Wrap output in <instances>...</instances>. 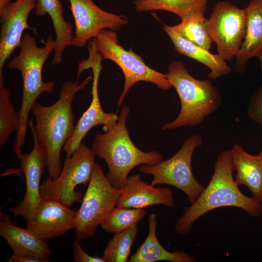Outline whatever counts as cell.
<instances>
[{
  "instance_id": "obj_1",
  "label": "cell",
  "mask_w": 262,
  "mask_h": 262,
  "mask_svg": "<svg viewBox=\"0 0 262 262\" xmlns=\"http://www.w3.org/2000/svg\"><path fill=\"white\" fill-rule=\"evenodd\" d=\"M92 80L89 75L80 84L77 81H66L61 87L59 98L54 103L44 106L35 102L32 107L36 123L34 125L31 119L28 126L43 148L50 178H55L60 173L62 169L61 150L75 130L72 108L73 98Z\"/></svg>"
},
{
  "instance_id": "obj_2",
  "label": "cell",
  "mask_w": 262,
  "mask_h": 262,
  "mask_svg": "<svg viewBox=\"0 0 262 262\" xmlns=\"http://www.w3.org/2000/svg\"><path fill=\"white\" fill-rule=\"evenodd\" d=\"M234 172L230 150L222 151L217 156L208 185L194 203L185 207L183 214L176 221L175 229L178 233L187 234L203 215L221 207L238 208L253 217L261 214L262 202L240 191L233 178Z\"/></svg>"
},
{
  "instance_id": "obj_3",
  "label": "cell",
  "mask_w": 262,
  "mask_h": 262,
  "mask_svg": "<svg viewBox=\"0 0 262 262\" xmlns=\"http://www.w3.org/2000/svg\"><path fill=\"white\" fill-rule=\"evenodd\" d=\"M20 52L14 56L8 65L9 69H18L21 73L23 92L19 118L13 150L17 158L22 154L28 131V117L32 107L43 93H51L55 88L53 82H45L42 78L43 66L55 48V40L49 36L43 47L38 46L36 39L31 34H23Z\"/></svg>"
},
{
  "instance_id": "obj_4",
  "label": "cell",
  "mask_w": 262,
  "mask_h": 262,
  "mask_svg": "<svg viewBox=\"0 0 262 262\" xmlns=\"http://www.w3.org/2000/svg\"><path fill=\"white\" fill-rule=\"evenodd\" d=\"M129 113V107L123 105L115 125L104 133L96 134L91 146L95 156L107 164L106 178L117 189L124 187L130 172L137 166L155 164L163 160L158 151L145 152L133 144L126 125Z\"/></svg>"
},
{
  "instance_id": "obj_5",
  "label": "cell",
  "mask_w": 262,
  "mask_h": 262,
  "mask_svg": "<svg viewBox=\"0 0 262 262\" xmlns=\"http://www.w3.org/2000/svg\"><path fill=\"white\" fill-rule=\"evenodd\" d=\"M165 74L179 97L180 110L174 120L162 127V131L198 126L222 105L219 90L210 80L193 77L182 62L173 61Z\"/></svg>"
},
{
  "instance_id": "obj_6",
  "label": "cell",
  "mask_w": 262,
  "mask_h": 262,
  "mask_svg": "<svg viewBox=\"0 0 262 262\" xmlns=\"http://www.w3.org/2000/svg\"><path fill=\"white\" fill-rule=\"evenodd\" d=\"M92 40L103 60L113 61L124 74V89L117 102L118 107L122 104L130 89L137 82H150L164 90L172 87L166 74L147 66L142 57L136 54L131 48L127 50L120 45L115 31L104 29Z\"/></svg>"
},
{
  "instance_id": "obj_7",
  "label": "cell",
  "mask_w": 262,
  "mask_h": 262,
  "mask_svg": "<svg viewBox=\"0 0 262 262\" xmlns=\"http://www.w3.org/2000/svg\"><path fill=\"white\" fill-rule=\"evenodd\" d=\"M203 139L193 134L184 141L180 149L172 157L155 164H143L139 171L151 175V184H167L175 187L186 195L190 204L199 197L205 187L194 176L191 162L195 149L202 146Z\"/></svg>"
},
{
  "instance_id": "obj_8",
  "label": "cell",
  "mask_w": 262,
  "mask_h": 262,
  "mask_svg": "<svg viewBox=\"0 0 262 262\" xmlns=\"http://www.w3.org/2000/svg\"><path fill=\"white\" fill-rule=\"evenodd\" d=\"M95 155L91 148L82 143L71 156L66 157L59 175L49 178L40 185V193L44 200H55L71 207L82 202L81 191H76L80 184L89 182L96 164Z\"/></svg>"
},
{
  "instance_id": "obj_9",
  "label": "cell",
  "mask_w": 262,
  "mask_h": 262,
  "mask_svg": "<svg viewBox=\"0 0 262 262\" xmlns=\"http://www.w3.org/2000/svg\"><path fill=\"white\" fill-rule=\"evenodd\" d=\"M122 189L114 187L96 163L91 180L77 211L75 235L80 241L93 237L110 210L116 206Z\"/></svg>"
},
{
  "instance_id": "obj_10",
  "label": "cell",
  "mask_w": 262,
  "mask_h": 262,
  "mask_svg": "<svg viewBox=\"0 0 262 262\" xmlns=\"http://www.w3.org/2000/svg\"><path fill=\"white\" fill-rule=\"evenodd\" d=\"M89 56L79 63L77 78H79L82 73L92 69L93 77L91 95L92 101L89 107L83 113L77 122L74 131L70 138L65 144L63 150L66 157H70L81 145L82 139L91 129L98 125H103L106 132L117 123L118 115L115 113L105 112L101 106L98 93V82L102 68V57L94 45L88 46Z\"/></svg>"
},
{
  "instance_id": "obj_11",
  "label": "cell",
  "mask_w": 262,
  "mask_h": 262,
  "mask_svg": "<svg viewBox=\"0 0 262 262\" xmlns=\"http://www.w3.org/2000/svg\"><path fill=\"white\" fill-rule=\"evenodd\" d=\"M206 26L215 43L218 54L225 61H231L238 53L244 40L246 27L245 9H240L227 1L215 5Z\"/></svg>"
},
{
  "instance_id": "obj_12",
  "label": "cell",
  "mask_w": 262,
  "mask_h": 262,
  "mask_svg": "<svg viewBox=\"0 0 262 262\" xmlns=\"http://www.w3.org/2000/svg\"><path fill=\"white\" fill-rule=\"evenodd\" d=\"M74 20L75 32L71 46L82 48L106 29L116 31L128 23L126 17L106 12L92 0H68Z\"/></svg>"
},
{
  "instance_id": "obj_13",
  "label": "cell",
  "mask_w": 262,
  "mask_h": 262,
  "mask_svg": "<svg viewBox=\"0 0 262 262\" xmlns=\"http://www.w3.org/2000/svg\"><path fill=\"white\" fill-rule=\"evenodd\" d=\"M31 132L33 139V148L29 153L22 154L19 159L20 169L25 178V194L18 206L9 209L15 216H22L26 222L44 202L40 193V180L46 166L43 148L35 134Z\"/></svg>"
},
{
  "instance_id": "obj_14",
  "label": "cell",
  "mask_w": 262,
  "mask_h": 262,
  "mask_svg": "<svg viewBox=\"0 0 262 262\" xmlns=\"http://www.w3.org/2000/svg\"><path fill=\"white\" fill-rule=\"evenodd\" d=\"M36 4V0H16L0 13V82L4 83L3 68L5 62L20 47L24 30L32 28L28 18Z\"/></svg>"
},
{
  "instance_id": "obj_15",
  "label": "cell",
  "mask_w": 262,
  "mask_h": 262,
  "mask_svg": "<svg viewBox=\"0 0 262 262\" xmlns=\"http://www.w3.org/2000/svg\"><path fill=\"white\" fill-rule=\"evenodd\" d=\"M77 211L55 200H44L27 221V228L46 240L75 229Z\"/></svg>"
},
{
  "instance_id": "obj_16",
  "label": "cell",
  "mask_w": 262,
  "mask_h": 262,
  "mask_svg": "<svg viewBox=\"0 0 262 262\" xmlns=\"http://www.w3.org/2000/svg\"><path fill=\"white\" fill-rule=\"evenodd\" d=\"M175 200L173 192L168 187H157L144 181L140 175L129 176L122 188L116 206L142 209L155 205L172 207Z\"/></svg>"
},
{
  "instance_id": "obj_17",
  "label": "cell",
  "mask_w": 262,
  "mask_h": 262,
  "mask_svg": "<svg viewBox=\"0 0 262 262\" xmlns=\"http://www.w3.org/2000/svg\"><path fill=\"white\" fill-rule=\"evenodd\" d=\"M0 235L7 242L13 254L29 255L48 259L50 250L46 240L36 236L30 230L15 225L10 216L0 214Z\"/></svg>"
},
{
  "instance_id": "obj_18",
  "label": "cell",
  "mask_w": 262,
  "mask_h": 262,
  "mask_svg": "<svg viewBox=\"0 0 262 262\" xmlns=\"http://www.w3.org/2000/svg\"><path fill=\"white\" fill-rule=\"evenodd\" d=\"M230 151L236 184L246 186L253 196L262 202V151L251 155L236 143Z\"/></svg>"
},
{
  "instance_id": "obj_19",
  "label": "cell",
  "mask_w": 262,
  "mask_h": 262,
  "mask_svg": "<svg viewBox=\"0 0 262 262\" xmlns=\"http://www.w3.org/2000/svg\"><path fill=\"white\" fill-rule=\"evenodd\" d=\"M246 27L242 45L235 56V71L243 73L248 60L262 49V0H252L245 8Z\"/></svg>"
},
{
  "instance_id": "obj_20",
  "label": "cell",
  "mask_w": 262,
  "mask_h": 262,
  "mask_svg": "<svg viewBox=\"0 0 262 262\" xmlns=\"http://www.w3.org/2000/svg\"><path fill=\"white\" fill-rule=\"evenodd\" d=\"M162 28L170 38L177 52L201 63L210 69V72L208 74L209 79L216 80L231 72V68L218 54H212L209 50L194 44L169 26L163 24Z\"/></svg>"
},
{
  "instance_id": "obj_21",
  "label": "cell",
  "mask_w": 262,
  "mask_h": 262,
  "mask_svg": "<svg viewBox=\"0 0 262 262\" xmlns=\"http://www.w3.org/2000/svg\"><path fill=\"white\" fill-rule=\"evenodd\" d=\"M35 9L37 16H43L48 14L51 19L56 34L55 48L51 64L58 65L61 62L64 50L71 46L74 37L73 26L66 20L64 9L60 0H36Z\"/></svg>"
},
{
  "instance_id": "obj_22",
  "label": "cell",
  "mask_w": 262,
  "mask_h": 262,
  "mask_svg": "<svg viewBox=\"0 0 262 262\" xmlns=\"http://www.w3.org/2000/svg\"><path fill=\"white\" fill-rule=\"evenodd\" d=\"M157 214L151 213L148 217L147 236L136 252L130 258V262H196V260L189 254L176 251L170 252L159 243L156 236Z\"/></svg>"
},
{
  "instance_id": "obj_23",
  "label": "cell",
  "mask_w": 262,
  "mask_h": 262,
  "mask_svg": "<svg viewBox=\"0 0 262 262\" xmlns=\"http://www.w3.org/2000/svg\"><path fill=\"white\" fill-rule=\"evenodd\" d=\"M209 0H137L138 12L164 10L178 15L181 20L197 12H205Z\"/></svg>"
},
{
  "instance_id": "obj_24",
  "label": "cell",
  "mask_w": 262,
  "mask_h": 262,
  "mask_svg": "<svg viewBox=\"0 0 262 262\" xmlns=\"http://www.w3.org/2000/svg\"><path fill=\"white\" fill-rule=\"evenodd\" d=\"M204 12H197L181 20L180 22L170 27L182 37L208 50L213 41L207 31V19Z\"/></svg>"
},
{
  "instance_id": "obj_25",
  "label": "cell",
  "mask_w": 262,
  "mask_h": 262,
  "mask_svg": "<svg viewBox=\"0 0 262 262\" xmlns=\"http://www.w3.org/2000/svg\"><path fill=\"white\" fill-rule=\"evenodd\" d=\"M143 208H120L115 206L101 223L102 229L108 233H118L138 224L145 216Z\"/></svg>"
},
{
  "instance_id": "obj_26",
  "label": "cell",
  "mask_w": 262,
  "mask_h": 262,
  "mask_svg": "<svg viewBox=\"0 0 262 262\" xmlns=\"http://www.w3.org/2000/svg\"><path fill=\"white\" fill-rule=\"evenodd\" d=\"M138 231V224H136L125 231L115 234L104 250L102 258L105 262H128L131 246Z\"/></svg>"
},
{
  "instance_id": "obj_27",
  "label": "cell",
  "mask_w": 262,
  "mask_h": 262,
  "mask_svg": "<svg viewBox=\"0 0 262 262\" xmlns=\"http://www.w3.org/2000/svg\"><path fill=\"white\" fill-rule=\"evenodd\" d=\"M0 83V146L3 147L10 137L16 131L19 118L11 99L9 89Z\"/></svg>"
},
{
  "instance_id": "obj_28",
  "label": "cell",
  "mask_w": 262,
  "mask_h": 262,
  "mask_svg": "<svg viewBox=\"0 0 262 262\" xmlns=\"http://www.w3.org/2000/svg\"><path fill=\"white\" fill-rule=\"evenodd\" d=\"M247 114L252 121L262 125V84L251 96L247 108Z\"/></svg>"
},
{
  "instance_id": "obj_29",
  "label": "cell",
  "mask_w": 262,
  "mask_h": 262,
  "mask_svg": "<svg viewBox=\"0 0 262 262\" xmlns=\"http://www.w3.org/2000/svg\"><path fill=\"white\" fill-rule=\"evenodd\" d=\"M80 242L76 238L73 243L75 262H105L102 257L92 256L86 253L82 248Z\"/></svg>"
},
{
  "instance_id": "obj_30",
  "label": "cell",
  "mask_w": 262,
  "mask_h": 262,
  "mask_svg": "<svg viewBox=\"0 0 262 262\" xmlns=\"http://www.w3.org/2000/svg\"><path fill=\"white\" fill-rule=\"evenodd\" d=\"M8 262H49V259H42L29 255L13 254Z\"/></svg>"
},
{
  "instance_id": "obj_31",
  "label": "cell",
  "mask_w": 262,
  "mask_h": 262,
  "mask_svg": "<svg viewBox=\"0 0 262 262\" xmlns=\"http://www.w3.org/2000/svg\"><path fill=\"white\" fill-rule=\"evenodd\" d=\"M11 1L12 0H0V13L6 9Z\"/></svg>"
},
{
  "instance_id": "obj_32",
  "label": "cell",
  "mask_w": 262,
  "mask_h": 262,
  "mask_svg": "<svg viewBox=\"0 0 262 262\" xmlns=\"http://www.w3.org/2000/svg\"><path fill=\"white\" fill-rule=\"evenodd\" d=\"M257 57L259 59L260 63H261V69L262 71V49L258 54Z\"/></svg>"
}]
</instances>
